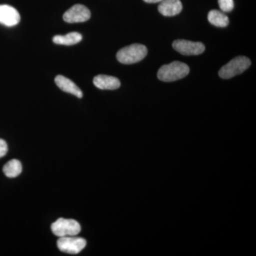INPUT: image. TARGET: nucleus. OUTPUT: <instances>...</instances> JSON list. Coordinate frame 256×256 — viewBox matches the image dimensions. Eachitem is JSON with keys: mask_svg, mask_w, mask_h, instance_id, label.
Wrapping results in <instances>:
<instances>
[{"mask_svg": "<svg viewBox=\"0 0 256 256\" xmlns=\"http://www.w3.org/2000/svg\"><path fill=\"white\" fill-rule=\"evenodd\" d=\"M190 67L180 62L165 64L158 70V77L162 82H172L186 77L190 73Z\"/></svg>", "mask_w": 256, "mask_h": 256, "instance_id": "nucleus-1", "label": "nucleus"}, {"mask_svg": "<svg viewBox=\"0 0 256 256\" xmlns=\"http://www.w3.org/2000/svg\"><path fill=\"white\" fill-rule=\"evenodd\" d=\"M148 54V48L140 44H134L121 48L117 53L116 57L120 63L133 64L138 63L146 58Z\"/></svg>", "mask_w": 256, "mask_h": 256, "instance_id": "nucleus-2", "label": "nucleus"}, {"mask_svg": "<svg viewBox=\"0 0 256 256\" xmlns=\"http://www.w3.org/2000/svg\"><path fill=\"white\" fill-rule=\"evenodd\" d=\"M252 62L246 56H238L224 65L218 72L220 78L229 79L244 73L250 67Z\"/></svg>", "mask_w": 256, "mask_h": 256, "instance_id": "nucleus-3", "label": "nucleus"}, {"mask_svg": "<svg viewBox=\"0 0 256 256\" xmlns=\"http://www.w3.org/2000/svg\"><path fill=\"white\" fill-rule=\"evenodd\" d=\"M82 228L78 222L74 220L60 218L52 224V230L58 237L74 236L78 235Z\"/></svg>", "mask_w": 256, "mask_h": 256, "instance_id": "nucleus-4", "label": "nucleus"}, {"mask_svg": "<svg viewBox=\"0 0 256 256\" xmlns=\"http://www.w3.org/2000/svg\"><path fill=\"white\" fill-rule=\"evenodd\" d=\"M86 240L80 237H60L57 240V246L60 252L68 254H78L86 246Z\"/></svg>", "mask_w": 256, "mask_h": 256, "instance_id": "nucleus-5", "label": "nucleus"}, {"mask_svg": "<svg viewBox=\"0 0 256 256\" xmlns=\"http://www.w3.org/2000/svg\"><path fill=\"white\" fill-rule=\"evenodd\" d=\"M90 18V10L82 4L74 5L63 16L64 21L70 24L85 22Z\"/></svg>", "mask_w": 256, "mask_h": 256, "instance_id": "nucleus-6", "label": "nucleus"}, {"mask_svg": "<svg viewBox=\"0 0 256 256\" xmlns=\"http://www.w3.org/2000/svg\"><path fill=\"white\" fill-rule=\"evenodd\" d=\"M173 48L181 54L196 56L202 54L205 50V46L201 42H194L186 40H176L173 42Z\"/></svg>", "mask_w": 256, "mask_h": 256, "instance_id": "nucleus-7", "label": "nucleus"}, {"mask_svg": "<svg viewBox=\"0 0 256 256\" xmlns=\"http://www.w3.org/2000/svg\"><path fill=\"white\" fill-rule=\"evenodd\" d=\"M20 14L18 10L8 4L0 5V24L6 26H16L20 22Z\"/></svg>", "mask_w": 256, "mask_h": 256, "instance_id": "nucleus-8", "label": "nucleus"}, {"mask_svg": "<svg viewBox=\"0 0 256 256\" xmlns=\"http://www.w3.org/2000/svg\"><path fill=\"white\" fill-rule=\"evenodd\" d=\"M182 10V4L180 0H163L158 6L160 14L165 16L178 15Z\"/></svg>", "mask_w": 256, "mask_h": 256, "instance_id": "nucleus-9", "label": "nucleus"}, {"mask_svg": "<svg viewBox=\"0 0 256 256\" xmlns=\"http://www.w3.org/2000/svg\"><path fill=\"white\" fill-rule=\"evenodd\" d=\"M94 84L101 90H116L120 86L118 78L107 75L96 76L94 78Z\"/></svg>", "mask_w": 256, "mask_h": 256, "instance_id": "nucleus-10", "label": "nucleus"}, {"mask_svg": "<svg viewBox=\"0 0 256 256\" xmlns=\"http://www.w3.org/2000/svg\"><path fill=\"white\" fill-rule=\"evenodd\" d=\"M55 82L57 86L63 92L76 96L78 98H82V90L72 80L62 75L57 76L55 78Z\"/></svg>", "mask_w": 256, "mask_h": 256, "instance_id": "nucleus-11", "label": "nucleus"}, {"mask_svg": "<svg viewBox=\"0 0 256 256\" xmlns=\"http://www.w3.org/2000/svg\"><path fill=\"white\" fill-rule=\"evenodd\" d=\"M82 35L78 32H70L64 36L56 35L54 37L53 42L58 45L72 46L82 42Z\"/></svg>", "mask_w": 256, "mask_h": 256, "instance_id": "nucleus-12", "label": "nucleus"}, {"mask_svg": "<svg viewBox=\"0 0 256 256\" xmlns=\"http://www.w3.org/2000/svg\"><path fill=\"white\" fill-rule=\"evenodd\" d=\"M208 20L212 24L218 28H226L229 24L228 16L218 10L210 11L208 14Z\"/></svg>", "mask_w": 256, "mask_h": 256, "instance_id": "nucleus-13", "label": "nucleus"}, {"mask_svg": "<svg viewBox=\"0 0 256 256\" xmlns=\"http://www.w3.org/2000/svg\"><path fill=\"white\" fill-rule=\"evenodd\" d=\"M4 174L9 178H15L21 174L22 166L18 160H12L5 164L3 168Z\"/></svg>", "mask_w": 256, "mask_h": 256, "instance_id": "nucleus-14", "label": "nucleus"}, {"mask_svg": "<svg viewBox=\"0 0 256 256\" xmlns=\"http://www.w3.org/2000/svg\"><path fill=\"white\" fill-rule=\"evenodd\" d=\"M218 5L224 12H230L234 8V0H218Z\"/></svg>", "mask_w": 256, "mask_h": 256, "instance_id": "nucleus-15", "label": "nucleus"}, {"mask_svg": "<svg viewBox=\"0 0 256 256\" xmlns=\"http://www.w3.org/2000/svg\"><path fill=\"white\" fill-rule=\"evenodd\" d=\"M8 151V146L4 140L0 139V158L6 156Z\"/></svg>", "mask_w": 256, "mask_h": 256, "instance_id": "nucleus-16", "label": "nucleus"}, {"mask_svg": "<svg viewBox=\"0 0 256 256\" xmlns=\"http://www.w3.org/2000/svg\"><path fill=\"white\" fill-rule=\"evenodd\" d=\"M146 3H158L161 2L163 0H144Z\"/></svg>", "mask_w": 256, "mask_h": 256, "instance_id": "nucleus-17", "label": "nucleus"}]
</instances>
